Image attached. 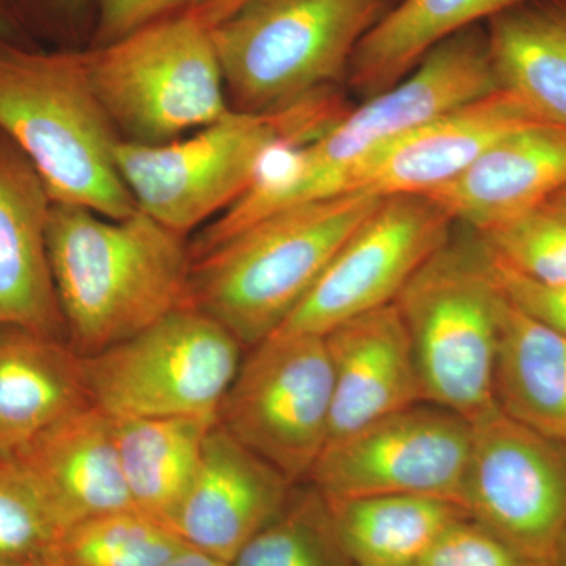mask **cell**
<instances>
[{"instance_id":"cell-37","label":"cell","mask_w":566,"mask_h":566,"mask_svg":"<svg viewBox=\"0 0 566 566\" xmlns=\"http://www.w3.org/2000/svg\"><path fill=\"white\" fill-rule=\"evenodd\" d=\"M553 566H566V528L557 546L556 557Z\"/></svg>"},{"instance_id":"cell-38","label":"cell","mask_w":566,"mask_h":566,"mask_svg":"<svg viewBox=\"0 0 566 566\" xmlns=\"http://www.w3.org/2000/svg\"><path fill=\"white\" fill-rule=\"evenodd\" d=\"M551 203L557 205V207L564 208V210H566V188L564 191L558 192L557 196L551 200Z\"/></svg>"},{"instance_id":"cell-10","label":"cell","mask_w":566,"mask_h":566,"mask_svg":"<svg viewBox=\"0 0 566 566\" xmlns=\"http://www.w3.org/2000/svg\"><path fill=\"white\" fill-rule=\"evenodd\" d=\"M331 412L324 337L277 331L241 360L218 423L296 485L329 442Z\"/></svg>"},{"instance_id":"cell-29","label":"cell","mask_w":566,"mask_h":566,"mask_svg":"<svg viewBox=\"0 0 566 566\" xmlns=\"http://www.w3.org/2000/svg\"><path fill=\"white\" fill-rule=\"evenodd\" d=\"M499 266L539 283H566V210L547 202L493 229L475 232Z\"/></svg>"},{"instance_id":"cell-6","label":"cell","mask_w":566,"mask_h":566,"mask_svg":"<svg viewBox=\"0 0 566 566\" xmlns=\"http://www.w3.org/2000/svg\"><path fill=\"white\" fill-rule=\"evenodd\" d=\"M505 294L474 230L452 232L395 305L411 340L424 401L469 422L497 408L494 371Z\"/></svg>"},{"instance_id":"cell-22","label":"cell","mask_w":566,"mask_h":566,"mask_svg":"<svg viewBox=\"0 0 566 566\" xmlns=\"http://www.w3.org/2000/svg\"><path fill=\"white\" fill-rule=\"evenodd\" d=\"M485 29L499 87L566 128V0H528Z\"/></svg>"},{"instance_id":"cell-7","label":"cell","mask_w":566,"mask_h":566,"mask_svg":"<svg viewBox=\"0 0 566 566\" xmlns=\"http://www.w3.org/2000/svg\"><path fill=\"white\" fill-rule=\"evenodd\" d=\"M394 0H248L212 41L230 107L270 112L346 82L354 52Z\"/></svg>"},{"instance_id":"cell-15","label":"cell","mask_w":566,"mask_h":566,"mask_svg":"<svg viewBox=\"0 0 566 566\" xmlns=\"http://www.w3.org/2000/svg\"><path fill=\"white\" fill-rule=\"evenodd\" d=\"M293 491L282 472L216 423L172 528L186 545L232 564L285 509Z\"/></svg>"},{"instance_id":"cell-13","label":"cell","mask_w":566,"mask_h":566,"mask_svg":"<svg viewBox=\"0 0 566 566\" xmlns=\"http://www.w3.org/2000/svg\"><path fill=\"white\" fill-rule=\"evenodd\" d=\"M452 227L430 197H382L279 331L324 337L356 316L394 304Z\"/></svg>"},{"instance_id":"cell-30","label":"cell","mask_w":566,"mask_h":566,"mask_svg":"<svg viewBox=\"0 0 566 566\" xmlns=\"http://www.w3.org/2000/svg\"><path fill=\"white\" fill-rule=\"evenodd\" d=\"M416 566H536L464 515L450 523Z\"/></svg>"},{"instance_id":"cell-40","label":"cell","mask_w":566,"mask_h":566,"mask_svg":"<svg viewBox=\"0 0 566 566\" xmlns=\"http://www.w3.org/2000/svg\"><path fill=\"white\" fill-rule=\"evenodd\" d=\"M40 566H52V565H50V564H41Z\"/></svg>"},{"instance_id":"cell-25","label":"cell","mask_w":566,"mask_h":566,"mask_svg":"<svg viewBox=\"0 0 566 566\" xmlns=\"http://www.w3.org/2000/svg\"><path fill=\"white\" fill-rule=\"evenodd\" d=\"M324 501L352 566H416L450 523L468 515L455 502L427 495Z\"/></svg>"},{"instance_id":"cell-32","label":"cell","mask_w":566,"mask_h":566,"mask_svg":"<svg viewBox=\"0 0 566 566\" xmlns=\"http://www.w3.org/2000/svg\"><path fill=\"white\" fill-rule=\"evenodd\" d=\"M202 3L203 0H102L96 39L103 46L151 22L197 10Z\"/></svg>"},{"instance_id":"cell-23","label":"cell","mask_w":566,"mask_h":566,"mask_svg":"<svg viewBox=\"0 0 566 566\" xmlns=\"http://www.w3.org/2000/svg\"><path fill=\"white\" fill-rule=\"evenodd\" d=\"M494 397L510 419L566 442V337L524 314L506 296Z\"/></svg>"},{"instance_id":"cell-19","label":"cell","mask_w":566,"mask_h":566,"mask_svg":"<svg viewBox=\"0 0 566 566\" xmlns=\"http://www.w3.org/2000/svg\"><path fill=\"white\" fill-rule=\"evenodd\" d=\"M14 457L39 483L65 528L136 509L123 476L114 420L95 405L52 424Z\"/></svg>"},{"instance_id":"cell-12","label":"cell","mask_w":566,"mask_h":566,"mask_svg":"<svg viewBox=\"0 0 566 566\" xmlns=\"http://www.w3.org/2000/svg\"><path fill=\"white\" fill-rule=\"evenodd\" d=\"M471 436L464 417L419 403L327 444L308 479L327 501L408 494L463 506Z\"/></svg>"},{"instance_id":"cell-21","label":"cell","mask_w":566,"mask_h":566,"mask_svg":"<svg viewBox=\"0 0 566 566\" xmlns=\"http://www.w3.org/2000/svg\"><path fill=\"white\" fill-rule=\"evenodd\" d=\"M528 0H400L354 52L346 84L363 99L389 91L458 32Z\"/></svg>"},{"instance_id":"cell-36","label":"cell","mask_w":566,"mask_h":566,"mask_svg":"<svg viewBox=\"0 0 566 566\" xmlns=\"http://www.w3.org/2000/svg\"><path fill=\"white\" fill-rule=\"evenodd\" d=\"M164 566H230V564L186 545L177 556L170 558Z\"/></svg>"},{"instance_id":"cell-14","label":"cell","mask_w":566,"mask_h":566,"mask_svg":"<svg viewBox=\"0 0 566 566\" xmlns=\"http://www.w3.org/2000/svg\"><path fill=\"white\" fill-rule=\"evenodd\" d=\"M542 120L526 104L497 91L461 104L398 137L354 170L346 192L428 196L510 133ZM545 122V120H543Z\"/></svg>"},{"instance_id":"cell-24","label":"cell","mask_w":566,"mask_h":566,"mask_svg":"<svg viewBox=\"0 0 566 566\" xmlns=\"http://www.w3.org/2000/svg\"><path fill=\"white\" fill-rule=\"evenodd\" d=\"M112 420L133 505L172 528L200 463L205 439L218 422L196 417Z\"/></svg>"},{"instance_id":"cell-16","label":"cell","mask_w":566,"mask_h":566,"mask_svg":"<svg viewBox=\"0 0 566 566\" xmlns=\"http://www.w3.org/2000/svg\"><path fill=\"white\" fill-rule=\"evenodd\" d=\"M51 208L35 167L0 133V327L66 340L48 249Z\"/></svg>"},{"instance_id":"cell-28","label":"cell","mask_w":566,"mask_h":566,"mask_svg":"<svg viewBox=\"0 0 566 566\" xmlns=\"http://www.w3.org/2000/svg\"><path fill=\"white\" fill-rule=\"evenodd\" d=\"M63 531L24 464L14 455H0V564H43Z\"/></svg>"},{"instance_id":"cell-4","label":"cell","mask_w":566,"mask_h":566,"mask_svg":"<svg viewBox=\"0 0 566 566\" xmlns=\"http://www.w3.org/2000/svg\"><path fill=\"white\" fill-rule=\"evenodd\" d=\"M379 200L346 192L253 222L193 260L189 303L251 349L281 329Z\"/></svg>"},{"instance_id":"cell-2","label":"cell","mask_w":566,"mask_h":566,"mask_svg":"<svg viewBox=\"0 0 566 566\" xmlns=\"http://www.w3.org/2000/svg\"><path fill=\"white\" fill-rule=\"evenodd\" d=\"M48 249L66 342L82 357L191 305V244L147 212L109 219L52 203Z\"/></svg>"},{"instance_id":"cell-27","label":"cell","mask_w":566,"mask_h":566,"mask_svg":"<svg viewBox=\"0 0 566 566\" xmlns=\"http://www.w3.org/2000/svg\"><path fill=\"white\" fill-rule=\"evenodd\" d=\"M230 566H352L329 506L314 486L294 490L285 509L237 554Z\"/></svg>"},{"instance_id":"cell-3","label":"cell","mask_w":566,"mask_h":566,"mask_svg":"<svg viewBox=\"0 0 566 566\" xmlns=\"http://www.w3.org/2000/svg\"><path fill=\"white\" fill-rule=\"evenodd\" d=\"M0 133L28 156L52 203L109 219L139 210L115 159L120 134L93 88L84 52L0 40Z\"/></svg>"},{"instance_id":"cell-20","label":"cell","mask_w":566,"mask_h":566,"mask_svg":"<svg viewBox=\"0 0 566 566\" xmlns=\"http://www.w3.org/2000/svg\"><path fill=\"white\" fill-rule=\"evenodd\" d=\"M92 405L82 356L62 338L0 327V455Z\"/></svg>"},{"instance_id":"cell-35","label":"cell","mask_w":566,"mask_h":566,"mask_svg":"<svg viewBox=\"0 0 566 566\" xmlns=\"http://www.w3.org/2000/svg\"><path fill=\"white\" fill-rule=\"evenodd\" d=\"M0 40L28 41L21 32V20L11 0H0Z\"/></svg>"},{"instance_id":"cell-9","label":"cell","mask_w":566,"mask_h":566,"mask_svg":"<svg viewBox=\"0 0 566 566\" xmlns=\"http://www.w3.org/2000/svg\"><path fill=\"white\" fill-rule=\"evenodd\" d=\"M243 349L218 319L185 305L120 344L82 357V367L92 405L111 419L218 422Z\"/></svg>"},{"instance_id":"cell-39","label":"cell","mask_w":566,"mask_h":566,"mask_svg":"<svg viewBox=\"0 0 566 566\" xmlns=\"http://www.w3.org/2000/svg\"><path fill=\"white\" fill-rule=\"evenodd\" d=\"M0 566H40V565H13V564H0Z\"/></svg>"},{"instance_id":"cell-11","label":"cell","mask_w":566,"mask_h":566,"mask_svg":"<svg viewBox=\"0 0 566 566\" xmlns=\"http://www.w3.org/2000/svg\"><path fill=\"white\" fill-rule=\"evenodd\" d=\"M463 506L536 566H553L566 528V442L501 409L472 422Z\"/></svg>"},{"instance_id":"cell-31","label":"cell","mask_w":566,"mask_h":566,"mask_svg":"<svg viewBox=\"0 0 566 566\" xmlns=\"http://www.w3.org/2000/svg\"><path fill=\"white\" fill-rule=\"evenodd\" d=\"M493 266L510 303L566 337V283H539L512 273L494 262Z\"/></svg>"},{"instance_id":"cell-17","label":"cell","mask_w":566,"mask_h":566,"mask_svg":"<svg viewBox=\"0 0 566 566\" xmlns=\"http://www.w3.org/2000/svg\"><path fill=\"white\" fill-rule=\"evenodd\" d=\"M333 370L329 442L424 401L397 305L376 308L324 335Z\"/></svg>"},{"instance_id":"cell-34","label":"cell","mask_w":566,"mask_h":566,"mask_svg":"<svg viewBox=\"0 0 566 566\" xmlns=\"http://www.w3.org/2000/svg\"><path fill=\"white\" fill-rule=\"evenodd\" d=\"M245 2L248 0H203L202 6L193 10V13L211 29L219 22L232 17L234 11L244 6Z\"/></svg>"},{"instance_id":"cell-1","label":"cell","mask_w":566,"mask_h":566,"mask_svg":"<svg viewBox=\"0 0 566 566\" xmlns=\"http://www.w3.org/2000/svg\"><path fill=\"white\" fill-rule=\"evenodd\" d=\"M497 91L485 25L455 33L428 52L403 81L346 111L322 136L283 148L279 164L270 156L244 196L197 233L192 255H205L283 208L346 193L354 170L390 142Z\"/></svg>"},{"instance_id":"cell-26","label":"cell","mask_w":566,"mask_h":566,"mask_svg":"<svg viewBox=\"0 0 566 566\" xmlns=\"http://www.w3.org/2000/svg\"><path fill=\"white\" fill-rule=\"evenodd\" d=\"M186 546L172 528L139 510L88 517L66 527L43 564L164 566Z\"/></svg>"},{"instance_id":"cell-18","label":"cell","mask_w":566,"mask_h":566,"mask_svg":"<svg viewBox=\"0 0 566 566\" xmlns=\"http://www.w3.org/2000/svg\"><path fill=\"white\" fill-rule=\"evenodd\" d=\"M566 188V128L534 122L495 142L471 167L428 193L455 223L493 229L543 207Z\"/></svg>"},{"instance_id":"cell-8","label":"cell","mask_w":566,"mask_h":566,"mask_svg":"<svg viewBox=\"0 0 566 566\" xmlns=\"http://www.w3.org/2000/svg\"><path fill=\"white\" fill-rule=\"evenodd\" d=\"M88 74L123 140L180 139L232 111L211 29L193 11L87 52Z\"/></svg>"},{"instance_id":"cell-5","label":"cell","mask_w":566,"mask_h":566,"mask_svg":"<svg viewBox=\"0 0 566 566\" xmlns=\"http://www.w3.org/2000/svg\"><path fill=\"white\" fill-rule=\"evenodd\" d=\"M346 111L337 88H327L283 109H232L166 144L122 139L115 159L139 210L188 237L243 197L277 148L308 144Z\"/></svg>"},{"instance_id":"cell-33","label":"cell","mask_w":566,"mask_h":566,"mask_svg":"<svg viewBox=\"0 0 566 566\" xmlns=\"http://www.w3.org/2000/svg\"><path fill=\"white\" fill-rule=\"evenodd\" d=\"M84 0H11L18 17H20L21 6L24 7V13L29 17L41 20L40 22H50L52 18H62L65 14L73 13L82 6Z\"/></svg>"}]
</instances>
